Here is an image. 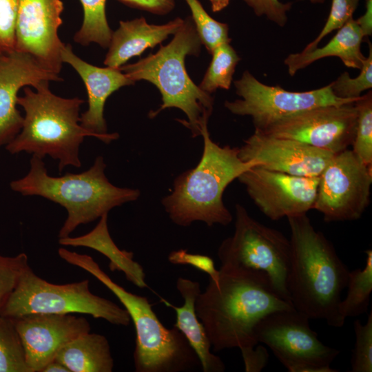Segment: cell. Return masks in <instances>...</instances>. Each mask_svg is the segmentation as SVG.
<instances>
[{
  "mask_svg": "<svg viewBox=\"0 0 372 372\" xmlns=\"http://www.w3.org/2000/svg\"><path fill=\"white\" fill-rule=\"evenodd\" d=\"M108 214L103 215L96 226L85 235L59 238L63 246L84 247L94 249L110 260L112 271H122L126 279L139 288L147 287L143 267L134 260L132 252L120 249L112 239L107 226Z\"/></svg>",
  "mask_w": 372,
  "mask_h": 372,
  "instance_id": "23",
  "label": "cell"
},
{
  "mask_svg": "<svg viewBox=\"0 0 372 372\" xmlns=\"http://www.w3.org/2000/svg\"><path fill=\"white\" fill-rule=\"evenodd\" d=\"M356 121L355 103L325 105L278 121L260 132L275 137L296 140L337 154L352 145Z\"/></svg>",
  "mask_w": 372,
  "mask_h": 372,
  "instance_id": "13",
  "label": "cell"
},
{
  "mask_svg": "<svg viewBox=\"0 0 372 372\" xmlns=\"http://www.w3.org/2000/svg\"><path fill=\"white\" fill-rule=\"evenodd\" d=\"M28 174L10 183L11 189L23 196H38L64 207L68 214L59 232V238L70 236L81 225L108 214L113 208L137 200L138 189L112 185L105 174L103 156L79 174L67 173L55 177L48 174L42 158L32 155Z\"/></svg>",
  "mask_w": 372,
  "mask_h": 372,
  "instance_id": "4",
  "label": "cell"
},
{
  "mask_svg": "<svg viewBox=\"0 0 372 372\" xmlns=\"http://www.w3.org/2000/svg\"><path fill=\"white\" fill-rule=\"evenodd\" d=\"M176 289L184 300L182 307L174 306L163 300L176 312V320L174 327L185 337L198 356L204 372L225 371V365L220 358L211 352L210 340L196 313V301L201 292L199 282L179 277L176 280Z\"/></svg>",
  "mask_w": 372,
  "mask_h": 372,
  "instance_id": "21",
  "label": "cell"
},
{
  "mask_svg": "<svg viewBox=\"0 0 372 372\" xmlns=\"http://www.w3.org/2000/svg\"><path fill=\"white\" fill-rule=\"evenodd\" d=\"M235 216L233 235L218 249L220 267L265 272L277 293L290 303L287 290L289 238L252 218L240 204L236 205Z\"/></svg>",
  "mask_w": 372,
  "mask_h": 372,
  "instance_id": "9",
  "label": "cell"
},
{
  "mask_svg": "<svg viewBox=\"0 0 372 372\" xmlns=\"http://www.w3.org/2000/svg\"><path fill=\"white\" fill-rule=\"evenodd\" d=\"M258 17H265L280 27H284L288 21L287 12L293 3H283L280 0H243Z\"/></svg>",
  "mask_w": 372,
  "mask_h": 372,
  "instance_id": "36",
  "label": "cell"
},
{
  "mask_svg": "<svg viewBox=\"0 0 372 372\" xmlns=\"http://www.w3.org/2000/svg\"><path fill=\"white\" fill-rule=\"evenodd\" d=\"M211 54V63L198 85L202 90L210 94L218 88H230L236 67L240 60L230 43L218 45Z\"/></svg>",
  "mask_w": 372,
  "mask_h": 372,
  "instance_id": "27",
  "label": "cell"
},
{
  "mask_svg": "<svg viewBox=\"0 0 372 372\" xmlns=\"http://www.w3.org/2000/svg\"><path fill=\"white\" fill-rule=\"evenodd\" d=\"M89 284L87 279L65 285L50 283L28 265L1 308L0 315L15 318L30 313H83L114 325H129L127 311L92 293Z\"/></svg>",
  "mask_w": 372,
  "mask_h": 372,
  "instance_id": "8",
  "label": "cell"
},
{
  "mask_svg": "<svg viewBox=\"0 0 372 372\" xmlns=\"http://www.w3.org/2000/svg\"><path fill=\"white\" fill-rule=\"evenodd\" d=\"M355 343L351 360V372L372 371V312L363 324L359 320L353 322Z\"/></svg>",
  "mask_w": 372,
  "mask_h": 372,
  "instance_id": "32",
  "label": "cell"
},
{
  "mask_svg": "<svg viewBox=\"0 0 372 372\" xmlns=\"http://www.w3.org/2000/svg\"><path fill=\"white\" fill-rule=\"evenodd\" d=\"M372 168L349 149L334 154L320 175L313 209L326 222L360 219L370 204Z\"/></svg>",
  "mask_w": 372,
  "mask_h": 372,
  "instance_id": "12",
  "label": "cell"
},
{
  "mask_svg": "<svg viewBox=\"0 0 372 372\" xmlns=\"http://www.w3.org/2000/svg\"><path fill=\"white\" fill-rule=\"evenodd\" d=\"M365 265L349 271L347 296L341 300L338 311L340 316L356 317L367 312L372 292V250L365 251Z\"/></svg>",
  "mask_w": 372,
  "mask_h": 372,
  "instance_id": "25",
  "label": "cell"
},
{
  "mask_svg": "<svg viewBox=\"0 0 372 372\" xmlns=\"http://www.w3.org/2000/svg\"><path fill=\"white\" fill-rule=\"evenodd\" d=\"M258 208L271 220L306 214L313 209L318 177L296 176L258 165L238 178Z\"/></svg>",
  "mask_w": 372,
  "mask_h": 372,
  "instance_id": "14",
  "label": "cell"
},
{
  "mask_svg": "<svg viewBox=\"0 0 372 372\" xmlns=\"http://www.w3.org/2000/svg\"><path fill=\"white\" fill-rule=\"evenodd\" d=\"M200 45L189 17L172 40L157 52L119 68L134 81H147L159 90L163 103L158 110L149 113L150 118L166 108H178L187 115L188 121L181 122L189 128L194 137L200 135V125L209 120L214 106L213 97L193 82L185 66L186 56H197Z\"/></svg>",
  "mask_w": 372,
  "mask_h": 372,
  "instance_id": "7",
  "label": "cell"
},
{
  "mask_svg": "<svg viewBox=\"0 0 372 372\" xmlns=\"http://www.w3.org/2000/svg\"><path fill=\"white\" fill-rule=\"evenodd\" d=\"M168 260L174 265H191L208 274L209 279L215 283L219 280L220 271L216 269L214 260L207 256L190 254L186 249H179L169 253Z\"/></svg>",
  "mask_w": 372,
  "mask_h": 372,
  "instance_id": "37",
  "label": "cell"
},
{
  "mask_svg": "<svg viewBox=\"0 0 372 372\" xmlns=\"http://www.w3.org/2000/svg\"><path fill=\"white\" fill-rule=\"evenodd\" d=\"M219 271L218 282L209 279L198 295L196 315L215 351L249 350L258 344L254 329L264 316L293 307L277 293L263 271L224 267Z\"/></svg>",
  "mask_w": 372,
  "mask_h": 372,
  "instance_id": "1",
  "label": "cell"
},
{
  "mask_svg": "<svg viewBox=\"0 0 372 372\" xmlns=\"http://www.w3.org/2000/svg\"><path fill=\"white\" fill-rule=\"evenodd\" d=\"M79 1L83 10V21L74 41L83 46L95 43L103 48H108L112 30L106 17V0Z\"/></svg>",
  "mask_w": 372,
  "mask_h": 372,
  "instance_id": "26",
  "label": "cell"
},
{
  "mask_svg": "<svg viewBox=\"0 0 372 372\" xmlns=\"http://www.w3.org/2000/svg\"><path fill=\"white\" fill-rule=\"evenodd\" d=\"M191 12L196 30L207 51L211 54L214 48L224 43H230L227 23L217 21L204 9L198 0H185Z\"/></svg>",
  "mask_w": 372,
  "mask_h": 372,
  "instance_id": "30",
  "label": "cell"
},
{
  "mask_svg": "<svg viewBox=\"0 0 372 372\" xmlns=\"http://www.w3.org/2000/svg\"><path fill=\"white\" fill-rule=\"evenodd\" d=\"M364 38L355 19L351 18L325 45L291 53L285 58L284 64L291 76L311 63L331 56L339 58L348 68L360 70L366 58L361 51Z\"/></svg>",
  "mask_w": 372,
  "mask_h": 372,
  "instance_id": "22",
  "label": "cell"
},
{
  "mask_svg": "<svg viewBox=\"0 0 372 372\" xmlns=\"http://www.w3.org/2000/svg\"><path fill=\"white\" fill-rule=\"evenodd\" d=\"M184 21L179 17L163 25L149 24L144 17L121 21L118 28L112 32L104 64L119 69L133 56H140L146 49L154 48L169 34H174Z\"/></svg>",
  "mask_w": 372,
  "mask_h": 372,
  "instance_id": "20",
  "label": "cell"
},
{
  "mask_svg": "<svg viewBox=\"0 0 372 372\" xmlns=\"http://www.w3.org/2000/svg\"><path fill=\"white\" fill-rule=\"evenodd\" d=\"M357 121L352 151L366 166L372 168V92L369 91L355 102Z\"/></svg>",
  "mask_w": 372,
  "mask_h": 372,
  "instance_id": "29",
  "label": "cell"
},
{
  "mask_svg": "<svg viewBox=\"0 0 372 372\" xmlns=\"http://www.w3.org/2000/svg\"><path fill=\"white\" fill-rule=\"evenodd\" d=\"M243 161H257L258 166L287 174L318 177L334 154L300 141L267 135L255 130L239 147Z\"/></svg>",
  "mask_w": 372,
  "mask_h": 372,
  "instance_id": "16",
  "label": "cell"
},
{
  "mask_svg": "<svg viewBox=\"0 0 372 372\" xmlns=\"http://www.w3.org/2000/svg\"><path fill=\"white\" fill-rule=\"evenodd\" d=\"M70 372H111L114 359L107 339L88 332L63 347L55 359Z\"/></svg>",
  "mask_w": 372,
  "mask_h": 372,
  "instance_id": "24",
  "label": "cell"
},
{
  "mask_svg": "<svg viewBox=\"0 0 372 372\" xmlns=\"http://www.w3.org/2000/svg\"><path fill=\"white\" fill-rule=\"evenodd\" d=\"M37 91L25 87L17 105L24 110L20 132L6 145L16 154L23 152L40 158L49 156L59 161V171L67 166L80 167L79 148L86 136H99L80 124L79 111L84 103L78 97L63 98L53 94L49 83Z\"/></svg>",
  "mask_w": 372,
  "mask_h": 372,
  "instance_id": "5",
  "label": "cell"
},
{
  "mask_svg": "<svg viewBox=\"0 0 372 372\" xmlns=\"http://www.w3.org/2000/svg\"><path fill=\"white\" fill-rule=\"evenodd\" d=\"M246 372H260L266 366L269 354L265 347L258 346L241 352Z\"/></svg>",
  "mask_w": 372,
  "mask_h": 372,
  "instance_id": "39",
  "label": "cell"
},
{
  "mask_svg": "<svg viewBox=\"0 0 372 372\" xmlns=\"http://www.w3.org/2000/svg\"><path fill=\"white\" fill-rule=\"evenodd\" d=\"M63 63L70 65L83 81L87 93L88 109L80 116L81 125L96 134L101 141L109 143L118 138L117 133H107L104 118V107L107 98L121 87L132 85L135 81L120 69L93 65L76 56L70 44L61 52Z\"/></svg>",
  "mask_w": 372,
  "mask_h": 372,
  "instance_id": "19",
  "label": "cell"
},
{
  "mask_svg": "<svg viewBox=\"0 0 372 372\" xmlns=\"http://www.w3.org/2000/svg\"><path fill=\"white\" fill-rule=\"evenodd\" d=\"M360 0H331V10L318 35L302 51H310L318 47L320 41L329 34L342 28L357 9Z\"/></svg>",
  "mask_w": 372,
  "mask_h": 372,
  "instance_id": "34",
  "label": "cell"
},
{
  "mask_svg": "<svg viewBox=\"0 0 372 372\" xmlns=\"http://www.w3.org/2000/svg\"><path fill=\"white\" fill-rule=\"evenodd\" d=\"M291 254L287 290L292 307L311 319L341 327L338 311L349 269L331 242L317 231L306 214L287 218Z\"/></svg>",
  "mask_w": 372,
  "mask_h": 372,
  "instance_id": "2",
  "label": "cell"
},
{
  "mask_svg": "<svg viewBox=\"0 0 372 372\" xmlns=\"http://www.w3.org/2000/svg\"><path fill=\"white\" fill-rule=\"evenodd\" d=\"M19 0H0V52L15 50Z\"/></svg>",
  "mask_w": 372,
  "mask_h": 372,
  "instance_id": "35",
  "label": "cell"
},
{
  "mask_svg": "<svg viewBox=\"0 0 372 372\" xmlns=\"http://www.w3.org/2000/svg\"><path fill=\"white\" fill-rule=\"evenodd\" d=\"M209 1L211 10L216 12L225 9L229 5L230 0H209Z\"/></svg>",
  "mask_w": 372,
  "mask_h": 372,
  "instance_id": "42",
  "label": "cell"
},
{
  "mask_svg": "<svg viewBox=\"0 0 372 372\" xmlns=\"http://www.w3.org/2000/svg\"><path fill=\"white\" fill-rule=\"evenodd\" d=\"M0 372H32L14 319L1 315Z\"/></svg>",
  "mask_w": 372,
  "mask_h": 372,
  "instance_id": "28",
  "label": "cell"
},
{
  "mask_svg": "<svg viewBox=\"0 0 372 372\" xmlns=\"http://www.w3.org/2000/svg\"><path fill=\"white\" fill-rule=\"evenodd\" d=\"M13 319L32 372H41L63 347L91 330L86 318L73 313H30Z\"/></svg>",
  "mask_w": 372,
  "mask_h": 372,
  "instance_id": "17",
  "label": "cell"
},
{
  "mask_svg": "<svg viewBox=\"0 0 372 372\" xmlns=\"http://www.w3.org/2000/svg\"><path fill=\"white\" fill-rule=\"evenodd\" d=\"M234 84L240 99L226 101L225 107L234 114L250 116L255 130L262 132L276 122L301 112L320 106L353 103L360 97L339 98L329 84L309 91H289L280 85L260 82L248 70Z\"/></svg>",
  "mask_w": 372,
  "mask_h": 372,
  "instance_id": "11",
  "label": "cell"
},
{
  "mask_svg": "<svg viewBox=\"0 0 372 372\" xmlns=\"http://www.w3.org/2000/svg\"><path fill=\"white\" fill-rule=\"evenodd\" d=\"M25 253L14 256L0 255V309L17 285L19 278L28 266Z\"/></svg>",
  "mask_w": 372,
  "mask_h": 372,
  "instance_id": "33",
  "label": "cell"
},
{
  "mask_svg": "<svg viewBox=\"0 0 372 372\" xmlns=\"http://www.w3.org/2000/svg\"><path fill=\"white\" fill-rule=\"evenodd\" d=\"M58 254L68 263L96 278L125 307L136 331L134 362L136 372L192 371L201 367L183 334L175 327L166 328L146 297L129 292L116 283L90 256L65 248H59Z\"/></svg>",
  "mask_w": 372,
  "mask_h": 372,
  "instance_id": "6",
  "label": "cell"
},
{
  "mask_svg": "<svg viewBox=\"0 0 372 372\" xmlns=\"http://www.w3.org/2000/svg\"><path fill=\"white\" fill-rule=\"evenodd\" d=\"M41 372H70V371L65 365L53 360L45 366Z\"/></svg>",
  "mask_w": 372,
  "mask_h": 372,
  "instance_id": "41",
  "label": "cell"
},
{
  "mask_svg": "<svg viewBox=\"0 0 372 372\" xmlns=\"http://www.w3.org/2000/svg\"><path fill=\"white\" fill-rule=\"evenodd\" d=\"M313 4H322L325 2L326 0H309Z\"/></svg>",
  "mask_w": 372,
  "mask_h": 372,
  "instance_id": "43",
  "label": "cell"
},
{
  "mask_svg": "<svg viewBox=\"0 0 372 372\" xmlns=\"http://www.w3.org/2000/svg\"><path fill=\"white\" fill-rule=\"evenodd\" d=\"M369 54L360 68L359 75L351 78L347 72L342 73L329 85L333 94L342 99L358 98L372 87V45L369 43Z\"/></svg>",
  "mask_w": 372,
  "mask_h": 372,
  "instance_id": "31",
  "label": "cell"
},
{
  "mask_svg": "<svg viewBox=\"0 0 372 372\" xmlns=\"http://www.w3.org/2000/svg\"><path fill=\"white\" fill-rule=\"evenodd\" d=\"M132 8L145 10L153 14L163 15L170 12L175 7L174 0H117Z\"/></svg>",
  "mask_w": 372,
  "mask_h": 372,
  "instance_id": "38",
  "label": "cell"
},
{
  "mask_svg": "<svg viewBox=\"0 0 372 372\" xmlns=\"http://www.w3.org/2000/svg\"><path fill=\"white\" fill-rule=\"evenodd\" d=\"M64 9L61 0H19L15 50L27 53L59 74L65 44L59 37Z\"/></svg>",
  "mask_w": 372,
  "mask_h": 372,
  "instance_id": "15",
  "label": "cell"
},
{
  "mask_svg": "<svg viewBox=\"0 0 372 372\" xmlns=\"http://www.w3.org/2000/svg\"><path fill=\"white\" fill-rule=\"evenodd\" d=\"M364 13L355 19L364 37L372 35V0H366Z\"/></svg>",
  "mask_w": 372,
  "mask_h": 372,
  "instance_id": "40",
  "label": "cell"
},
{
  "mask_svg": "<svg viewBox=\"0 0 372 372\" xmlns=\"http://www.w3.org/2000/svg\"><path fill=\"white\" fill-rule=\"evenodd\" d=\"M200 125L203 152L198 164L178 176L172 192L164 197L162 205L172 221L181 227L195 221L207 226L228 225L233 216L223 201L226 187L244 172L259 165L257 161H243L239 147L220 146L214 142L207 127Z\"/></svg>",
  "mask_w": 372,
  "mask_h": 372,
  "instance_id": "3",
  "label": "cell"
},
{
  "mask_svg": "<svg viewBox=\"0 0 372 372\" xmlns=\"http://www.w3.org/2000/svg\"><path fill=\"white\" fill-rule=\"evenodd\" d=\"M309 318L294 308L274 311L254 329L257 343L270 348L289 372H335L331 367L340 351L324 344Z\"/></svg>",
  "mask_w": 372,
  "mask_h": 372,
  "instance_id": "10",
  "label": "cell"
},
{
  "mask_svg": "<svg viewBox=\"0 0 372 372\" xmlns=\"http://www.w3.org/2000/svg\"><path fill=\"white\" fill-rule=\"evenodd\" d=\"M62 81L27 53L0 52V147L9 143L22 128L23 116L17 107L20 89Z\"/></svg>",
  "mask_w": 372,
  "mask_h": 372,
  "instance_id": "18",
  "label": "cell"
}]
</instances>
